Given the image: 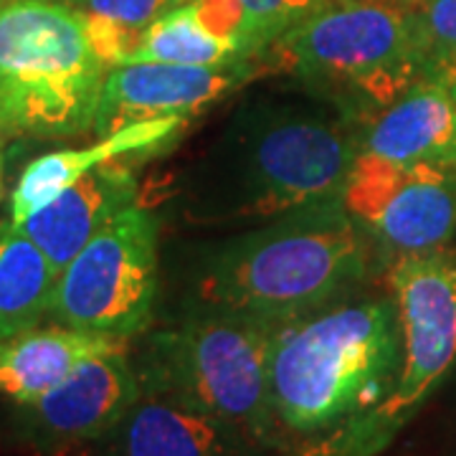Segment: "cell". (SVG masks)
<instances>
[{"label":"cell","instance_id":"10","mask_svg":"<svg viewBox=\"0 0 456 456\" xmlns=\"http://www.w3.org/2000/svg\"><path fill=\"white\" fill-rule=\"evenodd\" d=\"M256 61L228 66H180L160 61L119 64L107 71L94 132L99 137L150 119H188L231 89L248 82Z\"/></svg>","mask_w":456,"mask_h":456},{"label":"cell","instance_id":"15","mask_svg":"<svg viewBox=\"0 0 456 456\" xmlns=\"http://www.w3.org/2000/svg\"><path fill=\"white\" fill-rule=\"evenodd\" d=\"M114 347H127L125 340L89 335L64 325L33 327L0 340V395L16 406H28L56 388L84 360Z\"/></svg>","mask_w":456,"mask_h":456},{"label":"cell","instance_id":"6","mask_svg":"<svg viewBox=\"0 0 456 456\" xmlns=\"http://www.w3.org/2000/svg\"><path fill=\"white\" fill-rule=\"evenodd\" d=\"M277 327L224 310L160 332L140 373L142 388L175 395L261 449H277L269 411V353Z\"/></svg>","mask_w":456,"mask_h":456},{"label":"cell","instance_id":"20","mask_svg":"<svg viewBox=\"0 0 456 456\" xmlns=\"http://www.w3.org/2000/svg\"><path fill=\"white\" fill-rule=\"evenodd\" d=\"M185 0H82L84 13L107 20L122 31L142 38V33L165 13L183 5Z\"/></svg>","mask_w":456,"mask_h":456},{"label":"cell","instance_id":"1","mask_svg":"<svg viewBox=\"0 0 456 456\" xmlns=\"http://www.w3.org/2000/svg\"><path fill=\"white\" fill-rule=\"evenodd\" d=\"M401 368L393 299L338 302L274 330L269 411L284 454L373 411Z\"/></svg>","mask_w":456,"mask_h":456},{"label":"cell","instance_id":"12","mask_svg":"<svg viewBox=\"0 0 456 456\" xmlns=\"http://www.w3.org/2000/svg\"><path fill=\"white\" fill-rule=\"evenodd\" d=\"M92 444L97 456H244L251 441L170 393L142 388L134 406Z\"/></svg>","mask_w":456,"mask_h":456},{"label":"cell","instance_id":"25","mask_svg":"<svg viewBox=\"0 0 456 456\" xmlns=\"http://www.w3.org/2000/svg\"><path fill=\"white\" fill-rule=\"evenodd\" d=\"M403 3H408V5H413V3H416V0H403Z\"/></svg>","mask_w":456,"mask_h":456},{"label":"cell","instance_id":"26","mask_svg":"<svg viewBox=\"0 0 456 456\" xmlns=\"http://www.w3.org/2000/svg\"><path fill=\"white\" fill-rule=\"evenodd\" d=\"M0 5H3V0H0Z\"/></svg>","mask_w":456,"mask_h":456},{"label":"cell","instance_id":"22","mask_svg":"<svg viewBox=\"0 0 456 456\" xmlns=\"http://www.w3.org/2000/svg\"><path fill=\"white\" fill-rule=\"evenodd\" d=\"M5 142H8V137L0 134V200L5 196V167H8V147H5Z\"/></svg>","mask_w":456,"mask_h":456},{"label":"cell","instance_id":"5","mask_svg":"<svg viewBox=\"0 0 456 456\" xmlns=\"http://www.w3.org/2000/svg\"><path fill=\"white\" fill-rule=\"evenodd\" d=\"M388 284L401 330V368L391 393L353 424L281 456H380L452 373L456 251L444 246L426 254H401L393 261Z\"/></svg>","mask_w":456,"mask_h":456},{"label":"cell","instance_id":"18","mask_svg":"<svg viewBox=\"0 0 456 456\" xmlns=\"http://www.w3.org/2000/svg\"><path fill=\"white\" fill-rule=\"evenodd\" d=\"M160 61L180 66H228L248 59L241 46L221 36L206 18L200 16L193 0L173 8L158 18L140 38V46L127 64Z\"/></svg>","mask_w":456,"mask_h":456},{"label":"cell","instance_id":"19","mask_svg":"<svg viewBox=\"0 0 456 456\" xmlns=\"http://www.w3.org/2000/svg\"><path fill=\"white\" fill-rule=\"evenodd\" d=\"M416 49L426 77H446L456 69V0H416L411 5Z\"/></svg>","mask_w":456,"mask_h":456},{"label":"cell","instance_id":"8","mask_svg":"<svg viewBox=\"0 0 456 456\" xmlns=\"http://www.w3.org/2000/svg\"><path fill=\"white\" fill-rule=\"evenodd\" d=\"M358 132L322 114L281 112L251 127L236 183V216H281L340 198Z\"/></svg>","mask_w":456,"mask_h":456},{"label":"cell","instance_id":"2","mask_svg":"<svg viewBox=\"0 0 456 456\" xmlns=\"http://www.w3.org/2000/svg\"><path fill=\"white\" fill-rule=\"evenodd\" d=\"M368 239L340 198L281 213L216 254L200 279V302L261 325H289L365 277Z\"/></svg>","mask_w":456,"mask_h":456},{"label":"cell","instance_id":"16","mask_svg":"<svg viewBox=\"0 0 456 456\" xmlns=\"http://www.w3.org/2000/svg\"><path fill=\"white\" fill-rule=\"evenodd\" d=\"M188 119L170 117V119H150L140 125H130L125 130L104 134L99 142L77 150H53L41 158H36L23 167L16 188L11 193V221L23 224L28 216L41 211L59 193H64L69 185L94 170L99 165L122 160L147 147L163 145L173 132L183 127Z\"/></svg>","mask_w":456,"mask_h":456},{"label":"cell","instance_id":"13","mask_svg":"<svg viewBox=\"0 0 456 456\" xmlns=\"http://www.w3.org/2000/svg\"><path fill=\"white\" fill-rule=\"evenodd\" d=\"M358 147L393 163L456 167V99L449 84L421 77L388 107L362 119Z\"/></svg>","mask_w":456,"mask_h":456},{"label":"cell","instance_id":"7","mask_svg":"<svg viewBox=\"0 0 456 456\" xmlns=\"http://www.w3.org/2000/svg\"><path fill=\"white\" fill-rule=\"evenodd\" d=\"M158 221L132 203L61 269L49 320L130 342L152 322L158 294Z\"/></svg>","mask_w":456,"mask_h":456},{"label":"cell","instance_id":"14","mask_svg":"<svg viewBox=\"0 0 456 456\" xmlns=\"http://www.w3.org/2000/svg\"><path fill=\"white\" fill-rule=\"evenodd\" d=\"M137 200V178L119 160L99 165L69 185L64 193L46 203L41 211L28 216L20 226L41 251L49 256L53 269L61 274L69 261L97 236L102 228Z\"/></svg>","mask_w":456,"mask_h":456},{"label":"cell","instance_id":"4","mask_svg":"<svg viewBox=\"0 0 456 456\" xmlns=\"http://www.w3.org/2000/svg\"><path fill=\"white\" fill-rule=\"evenodd\" d=\"M256 61L320 86L362 119L426 77L403 0H325Z\"/></svg>","mask_w":456,"mask_h":456},{"label":"cell","instance_id":"21","mask_svg":"<svg viewBox=\"0 0 456 456\" xmlns=\"http://www.w3.org/2000/svg\"><path fill=\"white\" fill-rule=\"evenodd\" d=\"M236 3L246 11L261 46L266 51L272 41H277L281 33L289 31L302 18L310 16L312 11H317L325 0H236Z\"/></svg>","mask_w":456,"mask_h":456},{"label":"cell","instance_id":"9","mask_svg":"<svg viewBox=\"0 0 456 456\" xmlns=\"http://www.w3.org/2000/svg\"><path fill=\"white\" fill-rule=\"evenodd\" d=\"M370 239L401 254H426L456 233L454 165L393 163L360 150L340 193Z\"/></svg>","mask_w":456,"mask_h":456},{"label":"cell","instance_id":"11","mask_svg":"<svg viewBox=\"0 0 456 456\" xmlns=\"http://www.w3.org/2000/svg\"><path fill=\"white\" fill-rule=\"evenodd\" d=\"M142 395V380L127 358V347H114L84 360L56 388L23 411L33 441L64 449L104 436Z\"/></svg>","mask_w":456,"mask_h":456},{"label":"cell","instance_id":"24","mask_svg":"<svg viewBox=\"0 0 456 456\" xmlns=\"http://www.w3.org/2000/svg\"><path fill=\"white\" fill-rule=\"evenodd\" d=\"M61 3H69V5H77V8L82 5V0H61Z\"/></svg>","mask_w":456,"mask_h":456},{"label":"cell","instance_id":"17","mask_svg":"<svg viewBox=\"0 0 456 456\" xmlns=\"http://www.w3.org/2000/svg\"><path fill=\"white\" fill-rule=\"evenodd\" d=\"M56 279L59 272L26 228L0 221V340L49 317Z\"/></svg>","mask_w":456,"mask_h":456},{"label":"cell","instance_id":"23","mask_svg":"<svg viewBox=\"0 0 456 456\" xmlns=\"http://www.w3.org/2000/svg\"><path fill=\"white\" fill-rule=\"evenodd\" d=\"M441 79L449 84V89H452V94H454V99H456V69H454V71H452V74L441 77Z\"/></svg>","mask_w":456,"mask_h":456},{"label":"cell","instance_id":"3","mask_svg":"<svg viewBox=\"0 0 456 456\" xmlns=\"http://www.w3.org/2000/svg\"><path fill=\"white\" fill-rule=\"evenodd\" d=\"M107 71L82 8L61 0H3V137L59 140L94 132Z\"/></svg>","mask_w":456,"mask_h":456}]
</instances>
